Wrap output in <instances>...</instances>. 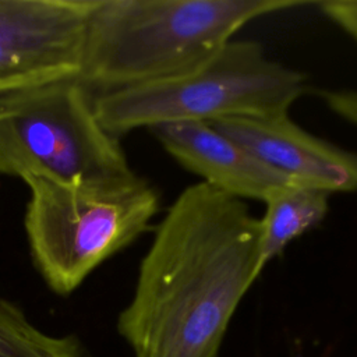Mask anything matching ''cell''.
Returning <instances> with one entry per match:
<instances>
[{"label": "cell", "mask_w": 357, "mask_h": 357, "mask_svg": "<svg viewBox=\"0 0 357 357\" xmlns=\"http://www.w3.org/2000/svg\"><path fill=\"white\" fill-rule=\"evenodd\" d=\"M92 0H0V95L78 78Z\"/></svg>", "instance_id": "8992f818"}, {"label": "cell", "mask_w": 357, "mask_h": 357, "mask_svg": "<svg viewBox=\"0 0 357 357\" xmlns=\"http://www.w3.org/2000/svg\"><path fill=\"white\" fill-rule=\"evenodd\" d=\"M0 357H81V351L74 336L45 333L18 305L0 298Z\"/></svg>", "instance_id": "30bf717a"}, {"label": "cell", "mask_w": 357, "mask_h": 357, "mask_svg": "<svg viewBox=\"0 0 357 357\" xmlns=\"http://www.w3.org/2000/svg\"><path fill=\"white\" fill-rule=\"evenodd\" d=\"M321 13L357 43V0L318 1Z\"/></svg>", "instance_id": "8fae6325"}, {"label": "cell", "mask_w": 357, "mask_h": 357, "mask_svg": "<svg viewBox=\"0 0 357 357\" xmlns=\"http://www.w3.org/2000/svg\"><path fill=\"white\" fill-rule=\"evenodd\" d=\"M308 0H92L78 81L93 95L184 73L251 21Z\"/></svg>", "instance_id": "7a4b0ae2"}, {"label": "cell", "mask_w": 357, "mask_h": 357, "mask_svg": "<svg viewBox=\"0 0 357 357\" xmlns=\"http://www.w3.org/2000/svg\"><path fill=\"white\" fill-rule=\"evenodd\" d=\"M259 219L205 183L185 187L153 229L117 319L135 357H216L240 301L262 273Z\"/></svg>", "instance_id": "6da1fadb"}, {"label": "cell", "mask_w": 357, "mask_h": 357, "mask_svg": "<svg viewBox=\"0 0 357 357\" xmlns=\"http://www.w3.org/2000/svg\"><path fill=\"white\" fill-rule=\"evenodd\" d=\"M308 91L303 73L271 59L255 40L231 39L198 66L159 81L93 95L106 131L289 114Z\"/></svg>", "instance_id": "3957f363"}, {"label": "cell", "mask_w": 357, "mask_h": 357, "mask_svg": "<svg viewBox=\"0 0 357 357\" xmlns=\"http://www.w3.org/2000/svg\"><path fill=\"white\" fill-rule=\"evenodd\" d=\"M211 124L294 184L329 194L357 191V153L310 134L289 114Z\"/></svg>", "instance_id": "52a82bcc"}, {"label": "cell", "mask_w": 357, "mask_h": 357, "mask_svg": "<svg viewBox=\"0 0 357 357\" xmlns=\"http://www.w3.org/2000/svg\"><path fill=\"white\" fill-rule=\"evenodd\" d=\"M149 131L201 183L234 198L264 202L280 187L294 184L211 123L165 124Z\"/></svg>", "instance_id": "ba28073f"}, {"label": "cell", "mask_w": 357, "mask_h": 357, "mask_svg": "<svg viewBox=\"0 0 357 357\" xmlns=\"http://www.w3.org/2000/svg\"><path fill=\"white\" fill-rule=\"evenodd\" d=\"M132 173L120 138L99 123L93 93L78 78L0 95V174L71 184Z\"/></svg>", "instance_id": "5b68a950"}, {"label": "cell", "mask_w": 357, "mask_h": 357, "mask_svg": "<svg viewBox=\"0 0 357 357\" xmlns=\"http://www.w3.org/2000/svg\"><path fill=\"white\" fill-rule=\"evenodd\" d=\"M331 194L298 184H287L265 201V213L259 219L258 266L262 272L279 258L286 247L305 231L318 226L329 211Z\"/></svg>", "instance_id": "9c48e42d"}, {"label": "cell", "mask_w": 357, "mask_h": 357, "mask_svg": "<svg viewBox=\"0 0 357 357\" xmlns=\"http://www.w3.org/2000/svg\"><path fill=\"white\" fill-rule=\"evenodd\" d=\"M25 184L31 258L50 290L61 296L151 230L160 208L158 188L135 173L102 183L32 178Z\"/></svg>", "instance_id": "277c9868"}]
</instances>
